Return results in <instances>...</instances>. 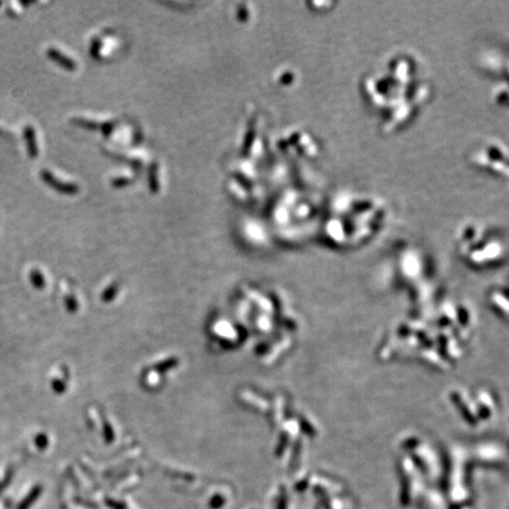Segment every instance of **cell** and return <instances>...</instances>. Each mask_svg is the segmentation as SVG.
<instances>
[{
	"mask_svg": "<svg viewBox=\"0 0 509 509\" xmlns=\"http://www.w3.org/2000/svg\"><path fill=\"white\" fill-rule=\"evenodd\" d=\"M32 282H33V284H35L36 286H38V288H41V286L44 285V278H42V276L40 275V273H37V271H33V273H32Z\"/></svg>",
	"mask_w": 509,
	"mask_h": 509,
	"instance_id": "obj_3",
	"label": "cell"
},
{
	"mask_svg": "<svg viewBox=\"0 0 509 509\" xmlns=\"http://www.w3.org/2000/svg\"><path fill=\"white\" fill-rule=\"evenodd\" d=\"M25 138H26L27 148H29L30 154H31L32 157H35L37 155V149H36V143H35V131H33L32 127L27 126L25 129Z\"/></svg>",
	"mask_w": 509,
	"mask_h": 509,
	"instance_id": "obj_1",
	"label": "cell"
},
{
	"mask_svg": "<svg viewBox=\"0 0 509 509\" xmlns=\"http://www.w3.org/2000/svg\"><path fill=\"white\" fill-rule=\"evenodd\" d=\"M39 494H40V487H37V488L32 490L30 496H27L25 499V501L20 505L19 509H26L27 507H30L33 504V501H35V499H37V496H39Z\"/></svg>",
	"mask_w": 509,
	"mask_h": 509,
	"instance_id": "obj_2",
	"label": "cell"
}]
</instances>
